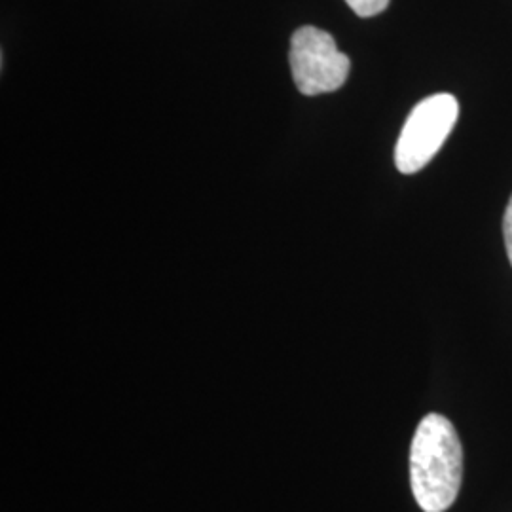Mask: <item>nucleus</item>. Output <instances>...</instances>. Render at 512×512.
Listing matches in <instances>:
<instances>
[{"label": "nucleus", "instance_id": "nucleus-1", "mask_svg": "<svg viewBox=\"0 0 512 512\" xmlns=\"http://www.w3.org/2000/svg\"><path fill=\"white\" fill-rule=\"evenodd\" d=\"M463 482V446L454 423L442 414L420 421L410 446V486L423 512H446Z\"/></svg>", "mask_w": 512, "mask_h": 512}, {"label": "nucleus", "instance_id": "nucleus-3", "mask_svg": "<svg viewBox=\"0 0 512 512\" xmlns=\"http://www.w3.org/2000/svg\"><path fill=\"white\" fill-rule=\"evenodd\" d=\"M289 59L294 84L304 95L336 92L348 80V55L338 50L332 35L317 27L308 25L294 33Z\"/></svg>", "mask_w": 512, "mask_h": 512}, {"label": "nucleus", "instance_id": "nucleus-2", "mask_svg": "<svg viewBox=\"0 0 512 512\" xmlns=\"http://www.w3.org/2000/svg\"><path fill=\"white\" fill-rule=\"evenodd\" d=\"M459 116L458 99L437 93L420 101L404 122L395 147V165L404 175H414L429 164L450 137Z\"/></svg>", "mask_w": 512, "mask_h": 512}, {"label": "nucleus", "instance_id": "nucleus-4", "mask_svg": "<svg viewBox=\"0 0 512 512\" xmlns=\"http://www.w3.org/2000/svg\"><path fill=\"white\" fill-rule=\"evenodd\" d=\"M359 18H374L389 6V0H346Z\"/></svg>", "mask_w": 512, "mask_h": 512}, {"label": "nucleus", "instance_id": "nucleus-5", "mask_svg": "<svg viewBox=\"0 0 512 512\" xmlns=\"http://www.w3.org/2000/svg\"><path fill=\"white\" fill-rule=\"evenodd\" d=\"M503 238H505L507 256H509L512 266V196L507 209H505V217H503Z\"/></svg>", "mask_w": 512, "mask_h": 512}]
</instances>
